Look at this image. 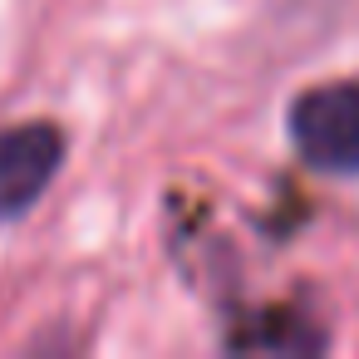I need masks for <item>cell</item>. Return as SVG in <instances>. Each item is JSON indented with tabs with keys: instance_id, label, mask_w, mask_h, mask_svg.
<instances>
[{
	"instance_id": "obj_2",
	"label": "cell",
	"mask_w": 359,
	"mask_h": 359,
	"mask_svg": "<svg viewBox=\"0 0 359 359\" xmlns=\"http://www.w3.org/2000/svg\"><path fill=\"white\" fill-rule=\"evenodd\" d=\"M69 133L55 118H25L0 128V226L20 222L60 177Z\"/></svg>"
},
{
	"instance_id": "obj_1",
	"label": "cell",
	"mask_w": 359,
	"mask_h": 359,
	"mask_svg": "<svg viewBox=\"0 0 359 359\" xmlns=\"http://www.w3.org/2000/svg\"><path fill=\"white\" fill-rule=\"evenodd\" d=\"M285 138L310 172L359 177V79L300 89L285 109Z\"/></svg>"
}]
</instances>
